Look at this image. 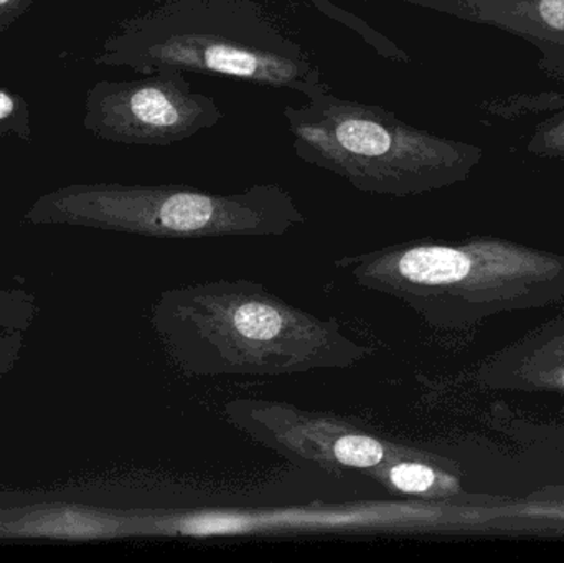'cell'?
<instances>
[{"label":"cell","instance_id":"obj_7","mask_svg":"<svg viewBox=\"0 0 564 563\" xmlns=\"http://www.w3.org/2000/svg\"><path fill=\"white\" fill-rule=\"evenodd\" d=\"M519 36L540 53L546 76L564 82V0H404Z\"/></svg>","mask_w":564,"mask_h":563},{"label":"cell","instance_id":"obj_8","mask_svg":"<svg viewBox=\"0 0 564 563\" xmlns=\"http://www.w3.org/2000/svg\"><path fill=\"white\" fill-rule=\"evenodd\" d=\"M380 485L403 495H426L437 485V473L413 458H401L371 473Z\"/></svg>","mask_w":564,"mask_h":563},{"label":"cell","instance_id":"obj_2","mask_svg":"<svg viewBox=\"0 0 564 563\" xmlns=\"http://www.w3.org/2000/svg\"><path fill=\"white\" fill-rule=\"evenodd\" d=\"M96 65L208 73L302 95L328 91L321 66L254 0H164L129 17L105 40Z\"/></svg>","mask_w":564,"mask_h":563},{"label":"cell","instance_id":"obj_3","mask_svg":"<svg viewBox=\"0 0 564 563\" xmlns=\"http://www.w3.org/2000/svg\"><path fill=\"white\" fill-rule=\"evenodd\" d=\"M299 159L332 172L357 191L406 197L466 177L484 149L423 131L380 106L328 91L284 109Z\"/></svg>","mask_w":564,"mask_h":563},{"label":"cell","instance_id":"obj_6","mask_svg":"<svg viewBox=\"0 0 564 563\" xmlns=\"http://www.w3.org/2000/svg\"><path fill=\"white\" fill-rule=\"evenodd\" d=\"M228 420L248 436L292 462L311 463L325 472H377L388 463L410 458L403 450L324 413L304 412L289 403L235 400Z\"/></svg>","mask_w":564,"mask_h":563},{"label":"cell","instance_id":"obj_10","mask_svg":"<svg viewBox=\"0 0 564 563\" xmlns=\"http://www.w3.org/2000/svg\"><path fill=\"white\" fill-rule=\"evenodd\" d=\"M529 154L564 161V109L540 122L527 142Z\"/></svg>","mask_w":564,"mask_h":563},{"label":"cell","instance_id":"obj_5","mask_svg":"<svg viewBox=\"0 0 564 563\" xmlns=\"http://www.w3.org/2000/svg\"><path fill=\"white\" fill-rule=\"evenodd\" d=\"M218 102L178 69H159L132 82H98L86 93L83 126L105 141L165 148L214 128Z\"/></svg>","mask_w":564,"mask_h":563},{"label":"cell","instance_id":"obj_4","mask_svg":"<svg viewBox=\"0 0 564 563\" xmlns=\"http://www.w3.org/2000/svg\"><path fill=\"white\" fill-rule=\"evenodd\" d=\"M30 217L159 238L281 237L305 224L280 185L217 194L187 185H69L36 202Z\"/></svg>","mask_w":564,"mask_h":563},{"label":"cell","instance_id":"obj_1","mask_svg":"<svg viewBox=\"0 0 564 563\" xmlns=\"http://www.w3.org/2000/svg\"><path fill=\"white\" fill-rule=\"evenodd\" d=\"M152 326L188 377H282L351 369L375 349L337 320L292 306L263 284L218 280L164 291Z\"/></svg>","mask_w":564,"mask_h":563},{"label":"cell","instance_id":"obj_11","mask_svg":"<svg viewBox=\"0 0 564 563\" xmlns=\"http://www.w3.org/2000/svg\"><path fill=\"white\" fill-rule=\"evenodd\" d=\"M35 0H0V33L9 30Z\"/></svg>","mask_w":564,"mask_h":563},{"label":"cell","instance_id":"obj_9","mask_svg":"<svg viewBox=\"0 0 564 563\" xmlns=\"http://www.w3.org/2000/svg\"><path fill=\"white\" fill-rule=\"evenodd\" d=\"M17 138L20 141L32 139L29 102L9 89L0 86V139Z\"/></svg>","mask_w":564,"mask_h":563}]
</instances>
